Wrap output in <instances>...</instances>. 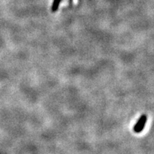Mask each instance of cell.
I'll return each mask as SVG.
<instances>
[{
  "instance_id": "obj_1",
  "label": "cell",
  "mask_w": 154,
  "mask_h": 154,
  "mask_svg": "<svg viewBox=\"0 0 154 154\" xmlns=\"http://www.w3.org/2000/svg\"><path fill=\"white\" fill-rule=\"evenodd\" d=\"M147 121V116L146 115H143L140 117L137 123L134 127V131L135 133H141L144 129L146 123Z\"/></svg>"
},
{
  "instance_id": "obj_2",
  "label": "cell",
  "mask_w": 154,
  "mask_h": 154,
  "mask_svg": "<svg viewBox=\"0 0 154 154\" xmlns=\"http://www.w3.org/2000/svg\"><path fill=\"white\" fill-rule=\"evenodd\" d=\"M61 1L62 0H54L53 4L51 5V9L52 12H56L57 10H58L59 7V4Z\"/></svg>"
}]
</instances>
